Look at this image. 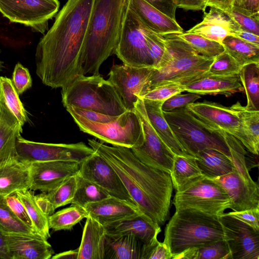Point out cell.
Instances as JSON below:
<instances>
[{
  "label": "cell",
  "mask_w": 259,
  "mask_h": 259,
  "mask_svg": "<svg viewBox=\"0 0 259 259\" xmlns=\"http://www.w3.org/2000/svg\"><path fill=\"white\" fill-rule=\"evenodd\" d=\"M76 176L66 179L50 191L35 195L37 204L47 216L54 213L57 208L71 203L77 187Z\"/></svg>",
  "instance_id": "1f68e13d"
},
{
  "label": "cell",
  "mask_w": 259,
  "mask_h": 259,
  "mask_svg": "<svg viewBox=\"0 0 259 259\" xmlns=\"http://www.w3.org/2000/svg\"><path fill=\"white\" fill-rule=\"evenodd\" d=\"M186 107L207 130H222L237 138L240 122L230 107L207 101L194 102Z\"/></svg>",
  "instance_id": "ac0fdd59"
},
{
  "label": "cell",
  "mask_w": 259,
  "mask_h": 259,
  "mask_svg": "<svg viewBox=\"0 0 259 259\" xmlns=\"http://www.w3.org/2000/svg\"><path fill=\"white\" fill-rule=\"evenodd\" d=\"M0 259H10L8 251L5 234L0 230Z\"/></svg>",
  "instance_id": "6125c7cd"
},
{
  "label": "cell",
  "mask_w": 259,
  "mask_h": 259,
  "mask_svg": "<svg viewBox=\"0 0 259 259\" xmlns=\"http://www.w3.org/2000/svg\"><path fill=\"white\" fill-rule=\"evenodd\" d=\"M12 81L18 95L32 86V79L29 70L20 63L15 66Z\"/></svg>",
  "instance_id": "f907efd6"
},
{
  "label": "cell",
  "mask_w": 259,
  "mask_h": 259,
  "mask_svg": "<svg viewBox=\"0 0 259 259\" xmlns=\"http://www.w3.org/2000/svg\"><path fill=\"white\" fill-rule=\"evenodd\" d=\"M16 192L24 204L35 231L48 240L50 237L49 217L42 211L37 204L35 195L29 189Z\"/></svg>",
  "instance_id": "74e56055"
},
{
  "label": "cell",
  "mask_w": 259,
  "mask_h": 259,
  "mask_svg": "<svg viewBox=\"0 0 259 259\" xmlns=\"http://www.w3.org/2000/svg\"><path fill=\"white\" fill-rule=\"evenodd\" d=\"M154 68L123 64L113 65L108 79L114 87L127 110H134L143 88Z\"/></svg>",
  "instance_id": "9a60e30c"
},
{
  "label": "cell",
  "mask_w": 259,
  "mask_h": 259,
  "mask_svg": "<svg viewBox=\"0 0 259 259\" xmlns=\"http://www.w3.org/2000/svg\"><path fill=\"white\" fill-rule=\"evenodd\" d=\"M22 132V125L0 94V166L17 157L16 141Z\"/></svg>",
  "instance_id": "d4e9b609"
},
{
  "label": "cell",
  "mask_w": 259,
  "mask_h": 259,
  "mask_svg": "<svg viewBox=\"0 0 259 259\" xmlns=\"http://www.w3.org/2000/svg\"><path fill=\"white\" fill-rule=\"evenodd\" d=\"M240 28L259 36V13L249 12L233 7L228 15Z\"/></svg>",
  "instance_id": "7dc6e473"
},
{
  "label": "cell",
  "mask_w": 259,
  "mask_h": 259,
  "mask_svg": "<svg viewBox=\"0 0 259 259\" xmlns=\"http://www.w3.org/2000/svg\"><path fill=\"white\" fill-rule=\"evenodd\" d=\"M214 58L199 54L183 40L175 56L164 67L154 69L140 97L148 91L165 84L185 85L191 82L207 73Z\"/></svg>",
  "instance_id": "8992f818"
},
{
  "label": "cell",
  "mask_w": 259,
  "mask_h": 259,
  "mask_svg": "<svg viewBox=\"0 0 259 259\" xmlns=\"http://www.w3.org/2000/svg\"><path fill=\"white\" fill-rule=\"evenodd\" d=\"M128 0H94L81 57L80 75L99 74L114 54Z\"/></svg>",
  "instance_id": "3957f363"
},
{
  "label": "cell",
  "mask_w": 259,
  "mask_h": 259,
  "mask_svg": "<svg viewBox=\"0 0 259 259\" xmlns=\"http://www.w3.org/2000/svg\"><path fill=\"white\" fill-rule=\"evenodd\" d=\"M80 130L100 141L111 144L133 148L141 146L144 142L143 128L137 114L127 110L114 120L99 123L72 117Z\"/></svg>",
  "instance_id": "ba28073f"
},
{
  "label": "cell",
  "mask_w": 259,
  "mask_h": 259,
  "mask_svg": "<svg viewBox=\"0 0 259 259\" xmlns=\"http://www.w3.org/2000/svg\"><path fill=\"white\" fill-rule=\"evenodd\" d=\"M1 199L18 219L28 227L36 231L26 209L17 192L10 194Z\"/></svg>",
  "instance_id": "c3c4849f"
},
{
  "label": "cell",
  "mask_w": 259,
  "mask_h": 259,
  "mask_svg": "<svg viewBox=\"0 0 259 259\" xmlns=\"http://www.w3.org/2000/svg\"><path fill=\"white\" fill-rule=\"evenodd\" d=\"M143 100L152 126L167 148L174 155L191 156L181 146L164 117L162 110V105L164 101Z\"/></svg>",
  "instance_id": "4dcf8cb0"
},
{
  "label": "cell",
  "mask_w": 259,
  "mask_h": 259,
  "mask_svg": "<svg viewBox=\"0 0 259 259\" xmlns=\"http://www.w3.org/2000/svg\"><path fill=\"white\" fill-rule=\"evenodd\" d=\"M211 180L227 193L231 199L229 208L233 211L259 208L258 185L253 186L247 184L235 169Z\"/></svg>",
  "instance_id": "ffe728a7"
},
{
  "label": "cell",
  "mask_w": 259,
  "mask_h": 259,
  "mask_svg": "<svg viewBox=\"0 0 259 259\" xmlns=\"http://www.w3.org/2000/svg\"><path fill=\"white\" fill-rule=\"evenodd\" d=\"M80 163L70 161H51L30 163L29 190L50 191L66 179L79 172Z\"/></svg>",
  "instance_id": "e0dca14e"
},
{
  "label": "cell",
  "mask_w": 259,
  "mask_h": 259,
  "mask_svg": "<svg viewBox=\"0 0 259 259\" xmlns=\"http://www.w3.org/2000/svg\"><path fill=\"white\" fill-rule=\"evenodd\" d=\"M154 243L146 244L130 234H106L104 259H147L149 250Z\"/></svg>",
  "instance_id": "4316f807"
},
{
  "label": "cell",
  "mask_w": 259,
  "mask_h": 259,
  "mask_svg": "<svg viewBox=\"0 0 259 259\" xmlns=\"http://www.w3.org/2000/svg\"><path fill=\"white\" fill-rule=\"evenodd\" d=\"M104 226L107 235L130 234L148 245L154 243L161 232L159 225L144 213Z\"/></svg>",
  "instance_id": "603a6c76"
},
{
  "label": "cell",
  "mask_w": 259,
  "mask_h": 259,
  "mask_svg": "<svg viewBox=\"0 0 259 259\" xmlns=\"http://www.w3.org/2000/svg\"><path fill=\"white\" fill-rule=\"evenodd\" d=\"M238 75L246 96L245 107L259 110V64L243 66Z\"/></svg>",
  "instance_id": "f35d334b"
},
{
  "label": "cell",
  "mask_w": 259,
  "mask_h": 259,
  "mask_svg": "<svg viewBox=\"0 0 259 259\" xmlns=\"http://www.w3.org/2000/svg\"><path fill=\"white\" fill-rule=\"evenodd\" d=\"M174 34L189 44L197 53L214 58L225 51L223 46L200 35L186 31Z\"/></svg>",
  "instance_id": "7bdbcfd3"
},
{
  "label": "cell",
  "mask_w": 259,
  "mask_h": 259,
  "mask_svg": "<svg viewBox=\"0 0 259 259\" xmlns=\"http://www.w3.org/2000/svg\"><path fill=\"white\" fill-rule=\"evenodd\" d=\"M172 259H232L225 240L188 249L174 255Z\"/></svg>",
  "instance_id": "8d00e7d4"
},
{
  "label": "cell",
  "mask_w": 259,
  "mask_h": 259,
  "mask_svg": "<svg viewBox=\"0 0 259 259\" xmlns=\"http://www.w3.org/2000/svg\"><path fill=\"white\" fill-rule=\"evenodd\" d=\"M134 110L141 122L144 140L141 146L131 148L132 152L145 164L170 174L174 154L163 142L152 126L142 99H138L135 105Z\"/></svg>",
  "instance_id": "4fadbf2b"
},
{
  "label": "cell",
  "mask_w": 259,
  "mask_h": 259,
  "mask_svg": "<svg viewBox=\"0 0 259 259\" xmlns=\"http://www.w3.org/2000/svg\"><path fill=\"white\" fill-rule=\"evenodd\" d=\"M106 236L104 226L88 215L77 248V259H104Z\"/></svg>",
  "instance_id": "f546056e"
},
{
  "label": "cell",
  "mask_w": 259,
  "mask_h": 259,
  "mask_svg": "<svg viewBox=\"0 0 259 259\" xmlns=\"http://www.w3.org/2000/svg\"><path fill=\"white\" fill-rule=\"evenodd\" d=\"M219 219L232 259H259V230L228 213Z\"/></svg>",
  "instance_id": "5bb4252c"
},
{
  "label": "cell",
  "mask_w": 259,
  "mask_h": 259,
  "mask_svg": "<svg viewBox=\"0 0 259 259\" xmlns=\"http://www.w3.org/2000/svg\"><path fill=\"white\" fill-rule=\"evenodd\" d=\"M58 0H0V12L10 22L29 27L44 34L49 21L57 14Z\"/></svg>",
  "instance_id": "8fae6325"
},
{
  "label": "cell",
  "mask_w": 259,
  "mask_h": 259,
  "mask_svg": "<svg viewBox=\"0 0 259 259\" xmlns=\"http://www.w3.org/2000/svg\"><path fill=\"white\" fill-rule=\"evenodd\" d=\"M172 254L166 244L158 240L151 247L147 259H172Z\"/></svg>",
  "instance_id": "9f6ffc18"
},
{
  "label": "cell",
  "mask_w": 259,
  "mask_h": 259,
  "mask_svg": "<svg viewBox=\"0 0 259 259\" xmlns=\"http://www.w3.org/2000/svg\"><path fill=\"white\" fill-rule=\"evenodd\" d=\"M88 215V212L83 207L71 204L70 207L49 216V227L54 231L70 230Z\"/></svg>",
  "instance_id": "ab89813d"
},
{
  "label": "cell",
  "mask_w": 259,
  "mask_h": 259,
  "mask_svg": "<svg viewBox=\"0 0 259 259\" xmlns=\"http://www.w3.org/2000/svg\"><path fill=\"white\" fill-rule=\"evenodd\" d=\"M163 112L176 138L188 154L195 157L204 149H213L230 158L229 148L221 135L205 128L186 107Z\"/></svg>",
  "instance_id": "52a82bcc"
},
{
  "label": "cell",
  "mask_w": 259,
  "mask_h": 259,
  "mask_svg": "<svg viewBox=\"0 0 259 259\" xmlns=\"http://www.w3.org/2000/svg\"><path fill=\"white\" fill-rule=\"evenodd\" d=\"M0 230L4 233L31 234L37 233L18 219L3 202L1 198Z\"/></svg>",
  "instance_id": "ee69618b"
},
{
  "label": "cell",
  "mask_w": 259,
  "mask_h": 259,
  "mask_svg": "<svg viewBox=\"0 0 259 259\" xmlns=\"http://www.w3.org/2000/svg\"><path fill=\"white\" fill-rule=\"evenodd\" d=\"M230 107L240 122L236 139L249 152L257 156L259 151V110L247 109L239 101Z\"/></svg>",
  "instance_id": "f1b7e54d"
},
{
  "label": "cell",
  "mask_w": 259,
  "mask_h": 259,
  "mask_svg": "<svg viewBox=\"0 0 259 259\" xmlns=\"http://www.w3.org/2000/svg\"><path fill=\"white\" fill-rule=\"evenodd\" d=\"M173 204L176 210L192 208L220 215L230 208L231 199L219 184L202 177L182 191L176 192Z\"/></svg>",
  "instance_id": "9c48e42d"
},
{
  "label": "cell",
  "mask_w": 259,
  "mask_h": 259,
  "mask_svg": "<svg viewBox=\"0 0 259 259\" xmlns=\"http://www.w3.org/2000/svg\"><path fill=\"white\" fill-rule=\"evenodd\" d=\"M177 7L185 10L203 11L206 8L205 0H177Z\"/></svg>",
  "instance_id": "6f0895ef"
},
{
  "label": "cell",
  "mask_w": 259,
  "mask_h": 259,
  "mask_svg": "<svg viewBox=\"0 0 259 259\" xmlns=\"http://www.w3.org/2000/svg\"><path fill=\"white\" fill-rule=\"evenodd\" d=\"M243 66L225 51L214 57L207 73L218 76L239 74Z\"/></svg>",
  "instance_id": "f6af8a7d"
},
{
  "label": "cell",
  "mask_w": 259,
  "mask_h": 259,
  "mask_svg": "<svg viewBox=\"0 0 259 259\" xmlns=\"http://www.w3.org/2000/svg\"><path fill=\"white\" fill-rule=\"evenodd\" d=\"M195 157L202 176L209 179L224 176L235 169L231 159L215 149H204Z\"/></svg>",
  "instance_id": "d6a6232c"
},
{
  "label": "cell",
  "mask_w": 259,
  "mask_h": 259,
  "mask_svg": "<svg viewBox=\"0 0 259 259\" xmlns=\"http://www.w3.org/2000/svg\"><path fill=\"white\" fill-rule=\"evenodd\" d=\"M0 94L8 108L23 126L28 120L26 111L9 78L0 76Z\"/></svg>",
  "instance_id": "b9f144b4"
},
{
  "label": "cell",
  "mask_w": 259,
  "mask_h": 259,
  "mask_svg": "<svg viewBox=\"0 0 259 259\" xmlns=\"http://www.w3.org/2000/svg\"><path fill=\"white\" fill-rule=\"evenodd\" d=\"M65 108L72 117L76 116L95 122H108L115 120L119 116L106 115L92 110L72 106H67Z\"/></svg>",
  "instance_id": "f5cc1de1"
},
{
  "label": "cell",
  "mask_w": 259,
  "mask_h": 259,
  "mask_svg": "<svg viewBox=\"0 0 259 259\" xmlns=\"http://www.w3.org/2000/svg\"><path fill=\"white\" fill-rule=\"evenodd\" d=\"M240 28L237 23L225 12L210 7L204 13L202 21L187 31L197 34L222 45L224 39Z\"/></svg>",
  "instance_id": "7402d4cb"
},
{
  "label": "cell",
  "mask_w": 259,
  "mask_h": 259,
  "mask_svg": "<svg viewBox=\"0 0 259 259\" xmlns=\"http://www.w3.org/2000/svg\"><path fill=\"white\" fill-rule=\"evenodd\" d=\"M183 92V85L176 83H167L148 91L140 98L151 101H165L171 97Z\"/></svg>",
  "instance_id": "681fc988"
},
{
  "label": "cell",
  "mask_w": 259,
  "mask_h": 259,
  "mask_svg": "<svg viewBox=\"0 0 259 259\" xmlns=\"http://www.w3.org/2000/svg\"><path fill=\"white\" fill-rule=\"evenodd\" d=\"M78 174L99 186L110 196L135 204L115 170L96 152L80 163Z\"/></svg>",
  "instance_id": "2e32d148"
},
{
  "label": "cell",
  "mask_w": 259,
  "mask_h": 259,
  "mask_svg": "<svg viewBox=\"0 0 259 259\" xmlns=\"http://www.w3.org/2000/svg\"><path fill=\"white\" fill-rule=\"evenodd\" d=\"M89 146L115 170L140 210L159 226L168 217L173 186L170 174L139 160L130 148L109 146L95 139Z\"/></svg>",
  "instance_id": "7a4b0ae2"
},
{
  "label": "cell",
  "mask_w": 259,
  "mask_h": 259,
  "mask_svg": "<svg viewBox=\"0 0 259 259\" xmlns=\"http://www.w3.org/2000/svg\"><path fill=\"white\" fill-rule=\"evenodd\" d=\"M201 98L200 95L189 93L186 94H176L165 100L162 105L163 111L169 112L175 109L184 108L195 102Z\"/></svg>",
  "instance_id": "816d5d0a"
},
{
  "label": "cell",
  "mask_w": 259,
  "mask_h": 259,
  "mask_svg": "<svg viewBox=\"0 0 259 259\" xmlns=\"http://www.w3.org/2000/svg\"><path fill=\"white\" fill-rule=\"evenodd\" d=\"M77 187L71 203L82 207L110 197L109 194L96 184L87 180L78 174L76 176Z\"/></svg>",
  "instance_id": "60d3db41"
},
{
  "label": "cell",
  "mask_w": 259,
  "mask_h": 259,
  "mask_svg": "<svg viewBox=\"0 0 259 259\" xmlns=\"http://www.w3.org/2000/svg\"><path fill=\"white\" fill-rule=\"evenodd\" d=\"M5 234L10 259H49L54 253L47 240L37 233Z\"/></svg>",
  "instance_id": "d6986e66"
},
{
  "label": "cell",
  "mask_w": 259,
  "mask_h": 259,
  "mask_svg": "<svg viewBox=\"0 0 259 259\" xmlns=\"http://www.w3.org/2000/svg\"><path fill=\"white\" fill-rule=\"evenodd\" d=\"M224 239L219 215L187 208L176 210L165 228L163 242L173 256Z\"/></svg>",
  "instance_id": "277c9868"
},
{
  "label": "cell",
  "mask_w": 259,
  "mask_h": 259,
  "mask_svg": "<svg viewBox=\"0 0 259 259\" xmlns=\"http://www.w3.org/2000/svg\"><path fill=\"white\" fill-rule=\"evenodd\" d=\"M114 54L123 64L136 67H153L141 21L128 6Z\"/></svg>",
  "instance_id": "7c38bea8"
},
{
  "label": "cell",
  "mask_w": 259,
  "mask_h": 259,
  "mask_svg": "<svg viewBox=\"0 0 259 259\" xmlns=\"http://www.w3.org/2000/svg\"><path fill=\"white\" fill-rule=\"evenodd\" d=\"M3 66V62L0 60V71L2 70Z\"/></svg>",
  "instance_id": "e7e4bbea"
},
{
  "label": "cell",
  "mask_w": 259,
  "mask_h": 259,
  "mask_svg": "<svg viewBox=\"0 0 259 259\" xmlns=\"http://www.w3.org/2000/svg\"><path fill=\"white\" fill-rule=\"evenodd\" d=\"M94 0H68L42 37L36 73L45 85L63 88L80 75L81 57Z\"/></svg>",
  "instance_id": "6da1fadb"
},
{
  "label": "cell",
  "mask_w": 259,
  "mask_h": 259,
  "mask_svg": "<svg viewBox=\"0 0 259 259\" xmlns=\"http://www.w3.org/2000/svg\"><path fill=\"white\" fill-rule=\"evenodd\" d=\"M84 208L89 215L103 226L143 213L134 203L112 196L88 203Z\"/></svg>",
  "instance_id": "44dd1931"
},
{
  "label": "cell",
  "mask_w": 259,
  "mask_h": 259,
  "mask_svg": "<svg viewBox=\"0 0 259 259\" xmlns=\"http://www.w3.org/2000/svg\"><path fill=\"white\" fill-rule=\"evenodd\" d=\"M234 0H205L206 7L217 8L229 15L233 8Z\"/></svg>",
  "instance_id": "680465c9"
},
{
  "label": "cell",
  "mask_w": 259,
  "mask_h": 259,
  "mask_svg": "<svg viewBox=\"0 0 259 259\" xmlns=\"http://www.w3.org/2000/svg\"><path fill=\"white\" fill-rule=\"evenodd\" d=\"M141 26L148 44L150 56L152 62V66L154 69H157L164 52L163 36L153 32L141 22Z\"/></svg>",
  "instance_id": "bcb514c9"
},
{
  "label": "cell",
  "mask_w": 259,
  "mask_h": 259,
  "mask_svg": "<svg viewBox=\"0 0 259 259\" xmlns=\"http://www.w3.org/2000/svg\"><path fill=\"white\" fill-rule=\"evenodd\" d=\"M228 213L248 224L254 229L259 230V208L232 211Z\"/></svg>",
  "instance_id": "db71d44e"
},
{
  "label": "cell",
  "mask_w": 259,
  "mask_h": 259,
  "mask_svg": "<svg viewBox=\"0 0 259 259\" xmlns=\"http://www.w3.org/2000/svg\"><path fill=\"white\" fill-rule=\"evenodd\" d=\"M223 138L226 142L230 153L235 169L242 177L245 182L250 186H255L258 184L254 182L249 175L246 166V151L242 143L232 135L222 130H214Z\"/></svg>",
  "instance_id": "d590c367"
},
{
  "label": "cell",
  "mask_w": 259,
  "mask_h": 259,
  "mask_svg": "<svg viewBox=\"0 0 259 259\" xmlns=\"http://www.w3.org/2000/svg\"><path fill=\"white\" fill-rule=\"evenodd\" d=\"M232 36L237 37L245 41L259 46V36L250 32L239 28Z\"/></svg>",
  "instance_id": "94428289"
},
{
  "label": "cell",
  "mask_w": 259,
  "mask_h": 259,
  "mask_svg": "<svg viewBox=\"0 0 259 259\" xmlns=\"http://www.w3.org/2000/svg\"><path fill=\"white\" fill-rule=\"evenodd\" d=\"M61 95L65 107L72 106L111 116L127 111L113 85L100 74L78 75L62 89Z\"/></svg>",
  "instance_id": "5b68a950"
},
{
  "label": "cell",
  "mask_w": 259,
  "mask_h": 259,
  "mask_svg": "<svg viewBox=\"0 0 259 259\" xmlns=\"http://www.w3.org/2000/svg\"><path fill=\"white\" fill-rule=\"evenodd\" d=\"M170 176L176 192L182 191L204 177L199 169L195 157L174 155Z\"/></svg>",
  "instance_id": "836d02e7"
},
{
  "label": "cell",
  "mask_w": 259,
  "mask_h": 259,
  "mask_svg": "<svg viewBox=\"0 0 259 259\" xmlns=\"http://www.w3.org/2000/svg\"><path fill=\"white\" fill-rule=\"evenodd\" d=\"M17 157L27 163L51 161H70L81 163L95 153L84 143L53 144L27 140L21 136L16 141Z\"/></svg>",
  "instance_id": "30bf717a"
},
{
  "label": "cell",
  "mask_w": 259,
  "mask_h": 259,
  "mask_svg": "<svg viewBox=\"0 0 259 259\" xmlns=\"http://www.w3.org/2000/svg\"><path fill=\"white\" fill-rule=\"evenodd\" d=\"M30 186V164L16 157L0 166V198Z\"/></svg>",
  "instance_id": "83f0119b"
},
{
  "label": "cell",
  "mask_w": 259,
  "mask_h": 259,
  "mask_svg": "<svg viewBox=\"0 0 259 259\" xmlns=\"http://www.w3.org/2000/svg\"><path fill=\"white\" fill-rule=\"evenodd\" d=\"M78 248L62 252L52 256V259H77Z\"/></svg>",
  "instance_id": "be15d7a7"
},
{
  "label": "cell",
  "mask_w": 259,
  "mask_h": 259,
  "mask_svg": "<svg viewBox=\"0 0 259 259\" xmlns=\"http://www.w3.org/2000/svg\"><path fill=\"white\" fill-rule=\"evenodd\" d=\"M222 45L225 51L242 66L259 64V46L232 35L227 36L223 41Z\"/></svg>",
  "instance_id": "e575fe53"
},
{
  "label": "cell",
  "mask_w": 259,
  "mask_h": 259,
  "mask_svg": "<svg viewBox=\"0 0 259 259\" xmlns=\"http://www.w3.org/2000/svg\"><path fill=\"white\" fill-rule=\"evenodd\" d=\"M171 19L176 20L177 0H144Z\"/></svg>",
  "instance_id": "11a10c76"
},
{
  "label": "cell",
  "mask_w": 259,
  "mask_h": 259,
  "mask_svg": "<svg viewBox=\"0 0 259 259\" xmlns=\"http://www.w3.org/2000/svg\"><path fill=\"white\" fill-rule=\"evenodd\" d=\"M184 91L199 95L231 96L244 91L238 74L218 76L208 74L183 85Z\"/></svg>",
  "instance_id": "484cf974"
},
{
  "label": "cell",
  "mask_w": 259,
  "mask_h": 259,
  "mask_svg": "<svg viewBox=\"0 0 259 259\" xmlns=\"http://www.w3.org/2000/svg\"><path fill=\"white\" fill-rule=\"evenodd\" d=\"M233 7L249 12L259 13V0H234Z\"/></svg>",
  "instance_id": "91938a15"
},
{
  "label": "cell",
  "mask_w": 259,
  "mask_h": 259,
  "mask_svg": "<svg viewBox=\"0 0 259 259\" xmlns=\"http://www.w3.org/2000/svg\"><path fill=\"white\" fill-rule=\"evenodd\" d=\"M128 8L153 32L163 36L184 32L176 20L167 16L144 0H128Z\"/></svg>",
  "instance_id": "cb8c5ba5"
}]
</instances>
